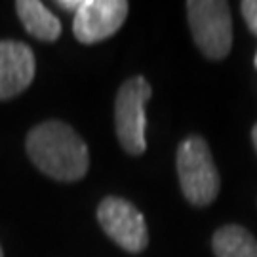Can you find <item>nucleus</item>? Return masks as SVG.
Segmentation results:
<instances>
[{
    "label": "nucleus",
    "mask_w": 257,
    "mask_h": 257,
    "mask_svg": "<svg viewBox=\"0 0 257 257\" xmlns=\"http://www.w3.org/2000/svg\"><path fill=\"white\" fill-rule=\"evenodd\" d=\"M16 12L29 35L44 42H55L61 37V21L38 0H19Z\"/></svg>",
    "instance_id": "obj_8"
},
{
    "label": "nucleus",
    "mask_w": 257,
    "mask_h": 257,
    "mask_svg": "<svg viewBox=\"0 0 257 257\" xmlns=\"http://www.w3.org/2000/svg\"><path fill=\"white\" fill-rule=\"evenodd\" d=\"M130 4L124 0H86L74 14L73 33L82 44L110 38L126 21Z\"/></svg>",
    "instance_id": "obj_6"
},
{
    "label": "nucleus",
    "mask_w": 257,
    "mask_h": 257,
    "mask_svg": "<svg viewBox=\"0 0 257 257\" xmlns=\"http://www.w3.org/2000/svg\"><path fill=\"white\" fill-rule=\"evenodd\" d=\"M253 65H255V69H257V54H255V57H253Z\"/></svg>",
    "instance_id": "obj_13"
},
{
    "label": "nucleus",
    "mask_w": 257,
    "mask_h": 257,
    "mask_svg": "<svg viewBox=\"0 0 257 257\" xmlns=\"http://www.w3.org/2000/svg\"><path fill=\"white\" fill-rule=\"evenodd\" d=\"M151 84L145 76H132L120 86L114 101V124L122 149L134 156L145 153V105L151 99Z\"/></svg>",
    "instance_id": "obj_4"
},
{
    "label": "nucleus",
    "mask_w": 257,
    "mask_h": 257,
    "mask_svg": "<svg viewBox=\"0 0 257 257\" xmlns=\"http://www.w3.org/2000/svg\"><path fill=\"white\" fill-rule=\"evenodd\" d=\"M84 2H86V0H57L55 4H57L61 10H65V12H73V14H76V12L84 6Z\"/></svg>",
    "instance_id": "obj_11"
},
{
    "label": "nucleus",
    "mask_w": 257,
    "mask_h": 257,
    "mask_svg": "<svg viewBox=\"0 0 257 257\" xmlns=\"http://www.w3.org/2000/svg\"><path fill=\"white\" fill-rule=\"evenodd\" d=\"M0 257H4V253H2V248H0Z\"/></svg>",
    "instance_id": "obj_14"
},
{
    "label": "nucleus",
    "mask_w": 257,
    "mask_h": 257,
    "mask_svg": "<svg viewBox=\"0 0 257 257\" xmlns=\"http://www.w3.org/2000/svg\"><path fill=\"white\" fill-rule=\"evenodd\" d=\"M177 175L183 196L193 206H210L219 194V174L208 143L191 136L177 149Z\"/></svg>",
    "instance_id": "obj_2"
},
{
    "label": "nucleus",
    "mask_w": 257,
    "mask_h": 257,
    "mask_svg": "<svg viewBox=\"0 0 257 257\" xmlns=\"http://www.w3.org/2000/svg\"><path fill=\"white\" fill-rule=\"evenodd\" d=\"M215 257H257V240L240 225H225L211 238Z\"/></svg>",
    "instance_id": "obj_9"
},
{
    "label": "nucleus",
    "mask_w": 257,
    "mask_h": 257,
    "mask_svg": "<svg viewBox=\"0 0 257 257\" xmlns=\"http://www.w3.org/2000/svg\"><path fill=\"white\" fill-rule=\"evenodd\" d=\"M189 27L198 50L208 59H225L232 46V19L223 0H189Z\"/></svg>",
    "instance_id": "obj_3"
},
{
    "label": "nucleus",
    "mask_w": 257,
    "mask_h": 257,
    "mask_svg": "<svg viewBox=\"0 0 257 257\" xmlns=\"http://www.w3.org/2000/svg\"><path fill=\"white\" fill-rule=\"evenodd\" d=\"M251 139H253V147H255V151H257V124L253 126V130H251Z\"/></svg>",
    "instance_id": "obj_12"
},
{
    "label": "nucleus",
    "mask_w": 257,
    "mask_h": 257,
    "mask_svg": "<svg viewBox=\"0 0 257 257\" xmlns=\"http://www.w3.org/2000/svg\"><path fill=\"white\" fill-rule=\"evenodd\" d=\"M240 10H242L248 29L257 37V0H244L240 4Z\"/></svg>",
    "instance_id": "obj_10"
},
{
    "label": "nucleus",
    "mask_w": 257,
    "mask_h": 257,
    "mask_svg": "<svg viewBox=\"0 0 257 257\" xmlns=\"http://www.w3.org/2000/svg\"><path fill=\"white\" fill-rule=\"evenodd\" d=\"M27 155L42 174L57 181H78L88 174L90 153L82 138L61 120L42 122L27 134Z\"/></svg>",
    "instance_id": "obj_1"
},
{
    "label": "nucleus",
    "mask_w": 257,
    "mask_h": 257,
    "mask_svg": "<svg viewBox=\"0 0 257 257\" xmlns=\"http://www.w3.org/2000/svg\"><path fill=\"white\" fill-rule=\"evenodd\" d=\"M37 73L33 50L25 42L0 40V101L25 92Z\"/></svg>",
    "instance_id": "obj_7"
},
{
    "label": "nucleus",
    "mask_w": 257,
    "mask_h": 257,
    "mask_svg": "<svg viewBox=\"0 0 257 257\" xmlns=\"http://www.w3.org/2000/svg\"><path fill=\"white\" fill-rule=\"evenodd\" d=\"M97 219L107 236L122 249L130 253H139L147 248V223L143 213L132 202L120 196H107L97 208Z\"/></svg>",
    "instance_id": "obj_5"
}]
</instances>
